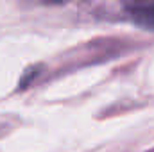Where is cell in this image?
<instances>
[{
  "label": "cell",
  "instance_id": "6da1fadb",
  "mask_svg": "<svg viewBox=\"0 0 154 152\" xmlns=\"http://www.w3.org/2000/svg\"><path fill=\"white\" fill-rule=\"evenodd\" d=\"M125 11L134 23L154 29V4H129Z\"/></svg>",
  "mask_w": 154,
  "mask_h": 152
}]
</instances>
